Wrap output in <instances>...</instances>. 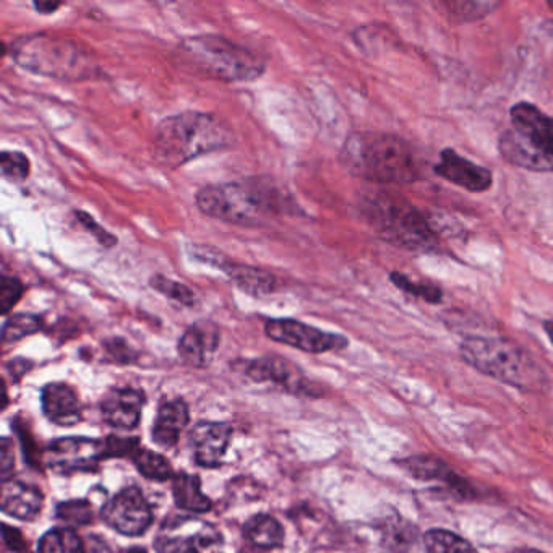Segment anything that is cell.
I'll return each mask as SVG.
<instances>
[{
  "instance_id": "6da1fadb",
  "label": "cell",
  "mask_w": 553,
  "mask_h": 553,
  "mask_svg": "<svg viewBox=\"0 0 553 553\" xmlns=\"http://www.w3.org/2000/svg\"><path fill=\"white\" fill-rule=\"evenodd\" d=\"M195 203L208 218L244 228H258L297 211L294 198L268 176L205 185L195 195Z\"/></svg>"
},
{
  "instance_id": "7a4b0ae2",
  "label": "cell",
  "mask_w": 553,
  "mask_h": 553,
  "mask_svg": "<svg viewBox=\"0 0 553 553\" xmlns=\"http://www.w3.org/2000/svg\"><path fill=\"white\" fill-rule=\"evenodd\" d=\"M339 163L351 176L373 184L409 185L422 179L416 151L395 133H351L341 146Z\"/></svg>"
},
{
  "instance_id": "3957f363",
  "label": "cell",
  "mask_w": 553,
  "mask_h": 553,
  "mask_svg": "<svg viewBox=\"0 0 553 553\" xmlns=\"http://www.w3.org/2000/svg\"><path fill=\"white\" fill-rule=\"evenodd\" d=\"M236 135L211 112L185 111L156 125L153 155L163 168L177 169L200 156L232 148Z\"/></svg>"
},
{
  "instance_id": "277c9868",
  "label": "cell",
  "mask_w": 553,
  "mask_h": 553,
  "mask_svg": "<svg viewBox=\"0 0 553 553\" xmlns=\"http://www.w3.org/2000/svg\"><path fill=\"white\" fill-rule=\"evenodd\" d=\"M10 56L26 72L62 82H85L103 75L98 59L82 43L51 33L18 38Z\"/></svg>"
},
{
  "instance_id": "5b68a950",
  "label": "cell",
  "mask_w": 553,
  "mask_h": 553,
  "mask_svg": "<svg viewBox=\"0 0 553 553\" xmlns=\"http://www.w3.org/2000/svg\"><path fill=\"white\" fill-rule=\"evenodd\" d=\"M361 213L383 241L412 252L432 253L440 249V239L429 219L417 206L388 190H373L361 200Z\"/></svg>"
},
{
  "instance_id": "8992f818",
  "label": "cell",
  "mask_w": 553,
  "mask_h": 553,
  "mask_svg": "<svg viewBox=\"0 0 553 553\" xmlns=\"http://www.w3.org/2000/svg\"><path fill=\"white\" fill-rule=\"evenodd\" d=\"M459 354L472 369L518 390L539 391L549 382L539 362L510 339L469 336L459 344Z\"/></svg>"
},
{
  "instance_id": "52a82bcc",
  "label": "cell",
  "mask_w": 553,
  "mask_h": 553,
  "mask_svg": "<svg viewBox=\"0 0 553 553\" xmlns=\"http://www.w3.org/2000/svg\"><path fill=\"white\" fill-rule=\"evenodd\" d=\"M515 130L498 137V151L506 163L534 172H553V117L536 104L519 101L510 109Z\"/></svg>"
},
{
  "instance_id": "ba28073f",
  "label": "cell",
  "mask_w": 553,
  "mask_h": 553,
  "mask_svg": "<svg viewBox=\"0 0 553 553\" xmlns=\"http://www.w3.org/2000/svg\"><path fill=\"white\" fill-rule=\"evenodd\" d=\"M179 56L190 69L219 82H255L266 70L257 54L219 35L182 39Z\"/></svg>"
},
{
  "instance_id": "9c48e42d",
  "label": "cell",
  "mask_w": 553,
  "mask_h": 553,
  "mask_svg": "<svg viewBox=\"0 0 553 553\" xmlns=\"http://www.w3.org/2000/svg\"><path fill=\"white\" fill-rule=\"evenodd\" d=\"M223 547L218 529L195 516L166 519L155 539L156 553H223Z\"/></svg>"
},
{
  "instance_id": "30bf717a",
  "label": "cell",
  "mask_w": 553,
  "mask_h": 553,
  "mask_svg": "<svg viewBox=\"0 0 553 553\" xmlns=\"http://www.w3.org/2000/svg\"><path fill=\"white\" fill-rule=\"evenodd\" d=\"M265 333L271 341L286 344L309 354L341 351L348 348V338L320 330L294 318H270L265 323Z\"/></svg>"
},
{
  "instance_id": "8fae6325",
  "label": "cell",
  "mask_w": 553,
  "mask_h": 553,
  "mask_svg": "<svg viewBox=\"0 0 553 553\" xmlns=\"http://www.w3.org/2000/svg\"><path fill=\"white\" fill-rule=\"evenodd\" d=\"M104 443L85 437L61 438L48 446L46 464L59 476H72L75 472L98 471L99 463L106 459Z\"/></svg>"
},
{
  "instance_id": "7c38bea8",
  "label": "cell",
  "mask_w": 553,
  "mask_h": 553,
  "mask_svg": "<svg viewBox=\"0 0 553 553\" xmlns=\"http://www.w3.org/2000/svg\"><path fill=\"white\" fill-rule=\"evenodd\" d=\"M104 523L124 536L145 534L153 523V511L138 487H125L112 497L101 510Z\"/></svg>"
},
{
  "instance_id": "4fadbf2b",
  "label": "cell",
  "mask_w": 553,
  "mask_h": 553,
  "mask_svg": "<svg viewBox=\"0 0 553 553\" xmlns=\"http://www.w3.org/2000/svg\"><path fill=\"white\" fill-rule=\"evenodd\" d=\"M193 258H198L200 262L210 263L211 266L223 270L231 279L232 284L247 296L257 297V299L270 296L278 286L275 275H271L270 271L258 268V266L232 262L229 258H224L223 253L219 255L213 249H206V247L195 249L193 247Z\"/></svg>"
},
{
  "instance_id": "5bb4252c",
  "label": "cell",
  "mask_w": 553,
  "mask_h": 553,
  "mask_svg": "<svg viewBox=\"0 0 553 553\" xmlns=\"http://www.w3.org/2000/svg\"><path fill=\"white\" fill-rule=\"evenodd\" d=\"M433 172L443 181L461 187L469 193H485L493 187V174L490 169L464 158L453 148L442 150L440 161L433 166Z\"/></svg>"
},
{
  "instance_id": "9a60e30c",
  "label": "cell",
  "mask_w": 553,
  "mask_h": 553,
  "mask_svg": "<svg viewBox=\"0 0 553 553\" xmlns=\"http://www.w3.org/2000/svg\"><path fill=\"white\" fill-rule=\"evenodd\" d=\"M398 466L417 481L438 482L445 485L446 489L458 498L469 500L476 497L474 485L469 484L463 476H459L458 472L453 471L448 464L435 456H409V458L399 459Z\"/></svg>"
},
{
  "instance_id": "2e32d148",
  "label": "cell",
  "mask_w": 553,
  "mask_h": 553,
  "mask_svg": "<svg viewBox=\"0 0 553 553\" xmlns=\"http://www.w3.org/2000/svg\"><path fill=\"white\" fill-rule=\"evenodd\" d=\"M245 373L255 382H271L294 395H312V386L299 367L279 356H266L249 362Z\"/></svg>"
},
{
  "instance_id": "e0dca14e",
  "label": "cell",
  "mask_w": 553,
  "mask_h": 553,
  "mask_svg": "<svg viewBox=\"0 0 553 553\" xmlns=\"http://www.w3.org/2000/svg\"><path fill=\"white\" fill-rule=\"evenodd\" d=\"M221 343V331L215 322L193 323L179 339L177 351L182 361L195 369H205L213 361Z\"/></svg>"
},
{
  "instance_id": "ac0fdd59",
  "label": "cell",
  "mask_w": 553,
  "mask_h": 553,
  "mask_svg": "<svg viewBox=\"0 0 553 553\" xmlns=\"http://www.w3.org/2000/svg\"><path fill=\"white\" fill-rule=\"evenodd\" d=\"M232 427L226 422H198L190 433L193 456L202 468H218L231 442Z\"/></svg>"
},
{
  "instance_id": "d6986e66",
  "label": "cell",
  "mask_w": 553,
  "mask_h": 553,
  "mask_svg": "<svg viewBox=\"0 0 553 553\" xmlns=\"http://www.w3.org/2000/svg\"><path fill=\"white\" fill-rule=\"evenodd\" d=\"M143 404V391L135 388H114L101 401V414L111 427L132 430L142 419Z\"/></svg>"
},
{
  "instance_id": "ffe728a7",
  "label": "cell",
  "mask_w": 553,
  "mask_h": 553,
  "mask_svg": "<svg viewBox=\"0 0 553 553\" xmlns=\"http://www.w3.org/2000/svg\"><path fill=\"white\" fill-rule=\"evenodd\" d=\"M44 416L52 424L72 427L82 421V404L72 386L67 383H49L41 393Z\"/></svg>"
},
{
  "instance_id": "44dd1931",
  "label": "cell",
  "mask_w": 553,
  "mask_h": 553,
  "mask_svg": "<svg viewBox=\"0 0 553 553\" xmlns=\"http://www.w3.org/2000/svg\"><path fill=\"white\" fill-rule=\"evenodd\" d=\"M0 503L5 515L20 521H33L43 510L44 495L35 485L9 481L2 484Z\"/></svg>"
},
{
  "instance_id": "7402d4cb",
  "label": "cell",
  "mask_w": 553,
  "mask_h": 553,
  "mask_svg": "<svg viewBox=\"0 0 553 553\" xmlns=\"http://www.w3.org/2000/svg\"><path fill=\"white\" fill-rule=\"evenodd\" d=\"M189 406L184 399H172L159 408L153 425V442L163 448L176 446L189 424Z\"/></svg>"
},
{
  "instance_id": "603a6c76",
  "label": "cell",
  "mask_w": 553,
  "mask_h": 553,
  "mask_svg": "<svg viewBox=\"0 0 553 553\" xmlns=\"http://www.w3.org/2000/svg\"><path fill=\"white\" fill-rule=\"evenodd\" d=\"M382 545L390 553H412L417 545H422V536L414 524L401 516L386 518L380 526Z\"/></svg>"
},
{
  "instance_id": "cb8c5ba5",
  "label": "cell",
  "mask_w": 553,
  "mask_h": 553,
  "mask_svg": "<svg viewBox=\"0 0 553 553\" xmlns=\"http://www.w3.org/2000/svg\"><path fill=\"white\" fill-rule=\"evenodd\" d=\"M172 495L176 505L190 513H206L211 510V500L202 492L200 477L179 472L172 477Z\"/></svg>"
},
{
  "instance_id": "d4e9b609",
  "label": "cell",
  "mask_w": 553,
  "mask_h": 553,
  "mask_svg": "<svg viewBox=\"0 0 553 553\" xmlns=\"http://www.w3.org/2000/svg\"><path fill=\"white\" fill-rule=\"evenodd\" d=\"M245 539L258 549H278L284 544V528L270 515H255L244 526Z\"/></svg>"
},
{
  "instance_id": "484cf974",
  "label": "cell",
  "mask_w": 553,
  "mask_h": 553,
  "mask_svg": "<svg viewBox=\"0 0 553 553\" xmlns=\"http://www.w3.org/2000/svg\"><path fill=\"white\" fill-rule=\"evenodd\" d=\"M422 544L427 553H477L471 542L445 529H430L425 532Z\"/></svg>"
},
{
  "instance_id": "4316f807",
  "label": "cell",
  "mask_w": 553,
  "mask_h": 553,
  "mask_svg": "<svg viewBox=\"0 0 553 553\" xmlns=\"http://www.w3.org/2000/svg\"><path fill=\"white\" fill-rule=\"evenodd\" d=\"M132 461L140 474L146 479H150V481H168V479L174 477L168 459L164 458L163 455H159L156 451L146 450V448L138 446L132 455Z\"/></svg>"
},
{
  "instance_id": "83f0119b",
  "label": "cell",
  "mask_w": 553,
  "mask_h": 553,
  "mask_svg": "<svg viewBox=\"0 0 553 553\" xmlns=\"http://www.w3.org/2000/svg\"><path fill=\"white\" fill-rule=\"evenodd\" d=\"M390 281L395 288L404 294L421 299L427 304L438 305L443 302V289L437 284L424 283V281H414L409 276L399 273V271H391Z\"/></svg>"
},
{
  "instance_id": "f1b7e54d",
  "label": "cell",
  "mask_w": 553,
  "mask_h": 553,
  "mask_svg": "<svg viewBox=\"0 0 553 553\" xmlns=\"http://www.w3.org/2000/svg\"><path fill=\"white\" fill-rule=\"evenodd\" d=\"M39 553H86L85 544L70 528L54 529L41 537Z\"/></svg>"
},
{
  "instance_id": "f546056e",
  "label": "cell",
  "mask_w": 553,
  "mask_h": 553,
  "mask_svg": "<svg viewBox=\"0 0 553 553\" xmlns=\"http://www.w3.org/2000/svg\"><path fill=\"white\" fill-rule=\"evenodd\" d=\"M43 328V317H39L35 313H15L5 320L4 328H2V343H17L26 336L35 335Z\"/></svg>"
},
{
  "instance_id": "4dcf8cb0",
  "label": "cell",
  "mask_w": 553,
  "mask_h": 553,
  "mask_svg": "<svg viewBox=\"0 0 553 553\" xmlns=\"http://www.w3.org/2000/svg\"><path fill=\"white\" fill-rule=\"evenodd\" d=\"M151 289H155L161 296L168 297L169 301L177 302L184 307L195 305V292L187 284L179 283L164 275H153L150 279Z\"/></svg>"
},
{
  "instance_id": "1f68e13d",
  "label": "cell",
  "mask_w": 553,
  "mask_h": 553,
  "mask_svg": "<svg viewBox=\"0 0 553 553\" xmlns=\"http://www.w3.org/2000/svg\"><path fill=\"white\" fill-rule=\"evenodd\" d=\"M443 7L456 22L469 23L489 17L493 10L500 7V4L498 2H445Z\"/></svg>"
},
{
  "instance_id": "d6a6232c",
  "label": "cell",
  "mask_w": 553,
  "mask_h": 553,
  "mask_svg": "<svg viewBox=\"0 0 553 553\" xmlns=\"http://www.w3.org/2000/svg\"><path fill=\"white\" fill-rule=\"evenodd\" d=\"M56 516L70 528L86 526L93 521V506L88 500H70L57 505Z\"/></svg>"
},
{
  "instance_id": "836d02e7",
  "label": "cell",
  "mask_w": 553,
  "mask_h": 553,
  "mask_svg": "<svg viewBox=\"0 0 553 553\" xmlns=\"http://www.w3.org/2000/svg\"><path fill=\"white\" fill-rule=\"evenodd\" d=\"M0 171L5 179L12 182H25L30 177V158L20 151H2Z\"/></svg>"
},
{
  "instance_id": "e575fe53",
  "label": "cell",
  "mask_w": 553,
  "mask_h": 553,
  "mask_svg": "<svg viewBox=\"0 0 553 553\" xmlns=\"http://www.w3.org/2000/svg\"><path fill=\"white\" fill-rule=\"evenodd\" d=\"M25 292V284L17 276L2 275L0 278V310L4 315L18 304Z\"/></svg>"
},
{
  "instance_id": "d590c367",
  "label": "cell",
  "mask_w": 553,
  "mask_h": 553,
  "mask_svg": "<svg viewBox=\"0 0 553 553\" xmlns=\"http://www.w3.org/2000/svg\"><path fill=\"white\" fill-rule=\"evenodd\" d=\"M73 215L77 218L78 223L82 224L86 231L91 232V234L95 236L96 241L103 245V247H106V249H112V247L117 244V237L112 236L111 232L101 228V226L96 223V219L88 215L86 211H73Z\"/></svg>"
},
{
  "instance_id": "8d00e7d4",
  "label": "cell",
  "mask_w": 553,
  "mask_h": 553,
  "mask_svg": "<svg viewBox=\"0 0 553 553\" xmlns=\"http://www.w3.org/2000/svg\"><path fill=\"white\" fill-rule=\"evenodd\" d=\"M140 446L137 438H119V437H109L104 443V456L106 458H125L129 456L132 458L133 453Z\"/></svg>"
},
{
  "instance_id": "74e56055",
  "label": "cell",
  "mask_w": 553,
  "mask_h": 553,
  "mask_svg": "<svg viewBox=\"0 0 553 553\" xmlns=\"http://www.w3.org/2000/svg\"><path fill=\"white\" fill-rule=\"evenodd\" d=\"M104 349L117 364H130L137 359V352L130 348L129 343L121 338H112L103 343Z\"/></svg>"
},
{
  "instance_id": "f35d334b",
  "label": "cell",
  "mask_w": 553,
  "mask_h": 553,
  "mask_svg": "<svg viewBox=\"0 0 553 553\" xmlns=\"http://www.w3.org/2000/svg\"><path fill=\"white\" fill-rule=\"evenodd\" d=\"M13 469H15V455H13V443L10 438L0 440V481L2 484L12 481Z\"/></svg>"
},
{
  "instance_id": "ab89813d",
  "label": "cell",
  "mask_w": 553,
  "mask_h": 553,
  "mask_svg": "<svg viewBox=\"0 0 553 553\" xmlns=\"http://www.w3.org/2000/svg\"><path fill=\"white\" fill-rule=\"evenodd\" d=\"M4 539L7 544L10 545V549L13 550H23L25 549V542H23V537L17 529H10L9 526L4 524Z\"/></svg>"
},
{
  "instance_id": "60d3db41",
  "label": "cell",
  "mask_w": 553,
  "mask_h": 553,
  "mask_svg": "<svg viewBox=\"0 0 553 553\" xmlns=\"http://www.w3.org/2000/svg\"><path fill=\"white\" fill-rule=\"evenodd\" d=\"M7 367H9L12 378L15 377L18 380V378L25 375V373L33 367V364H31L30 361H25V359H15V361L9 362Z\"/></svg>"
},
{
  "instance_id": "b9f144b4",
  "label": "cell",
  "mask_w": 553,
  "mask_h": 553,
  "mask_svg": "<svg viewBox=\"0 0 553 553\" xmlns=\"http://www.w3.org/2000/svg\"><path fill=\"white\" fill-rule=\"evenodd\" d=\"M88 545H90L91 553H112L111 547H109L108 542L104 541L103 537L91 536Z\"/></svg>"
},
{
  "instance_id": "7bdbcfd3",
  "label": "cell",
  "mask_w": 553,
  "mask_h": 553,
  "mask_svg": "<svg viewBox=\"0 0 553 553\" xmlns=\"http://www.w3.org/2000/svg\"><path fill=\"white\" fill-rule=\"evenodd\" d=\"M62 2H44V0H41V2H35L33 4V7H35L36 10H38L39 13H52L56 12V10L61 9Z\"/></svg>"
},
{
  "instance_id": "ee69618b",
  "label": "cell",
  "mask_w": 553,
  "mask_h": 553,
  "mask_svg": "<svg viewBox=\"0 0 553 553\" xmlns=\"http://www.w3.org/2000/svg\"><path fill=\"white\" fill-rule=\"evenodd\" d=\"M542 326H544L545 335L549 336L550 343L553 344V320H544Z\"/></svg>"
},
{
  "instance_id": "f6af8a7d",
  "label": "cell",
  "mask_w": 553,
  "mask_h": 553,
  "mask_svg": "<svg viewBox=\"0 0 553 553\" xmlns=\"http://www.w3.org/2000/svg\"><path fill=\"white\" fill-rule=\"evenodd\" d=\"M122 553H146V550L142 547H132V549H125Z\"/></svg>"
},
{
  "instance_id": "bcb514c9",
  "label": "cell",
  "mask_w": 553,
  "mask_h": 553,
  "mask_svg": "<svg viewBox=\"0 0 553 553\" xmlns=\"http://www.w3.org/2000/svg\"><path fill=\"white\" fill-rule=\"evenodd\" d=\"M511 553H544V552H541V550L524 549V550H515V552H511Z\"/></svg>"
}]
</instances>
